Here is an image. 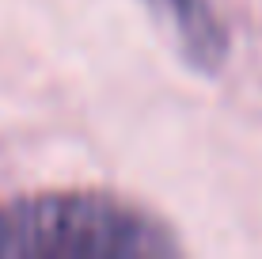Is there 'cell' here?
<instances>
[{
	"label": "cell",
	"mask_w": 262,
	"mask_h": 259,
	"mask_svg": "<svg viewBox=\"0 0 262 259\" xmlns=\"http://www.w3.org/2000/svg\"><path fill=\"white\" fill-rule=\"evenodd\" d=\"M164 252H175L167 229L111 194H34L12 202V255L133 259Z\"/></svg>",
	"instance_id": "obj_1"
},
{
	"label": "cell",
	"mask_w": 262,
	"mask_h": 259,
	"mask_svg": "<svg viewBox=\"0 0 262 259\" xmlns=\"http://www.w3.org/2000/svg\"><path fill=\"white\" fill-rule=\"evenodd\" d=\"M148 12L175 34L179 50L194 69L216 73L228 57V31L221 27L209 0H144Z\"/></svg>",
	"instance_id": "obj_2"
}]
</instances>
